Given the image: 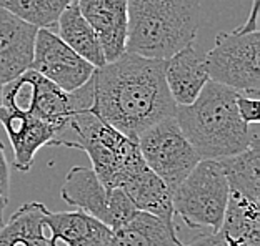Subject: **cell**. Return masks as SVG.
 Listing matches in <instances>:
<instances>
[{
	"label": "cell",
	"mask_w": 260,
	"mask_h": 246,
	"mask_svg": "<svg viewBox=\"0 0 260 246\" xmlns=\"http://www.w3.org/2000/svg\"><path fill=\"white\" fill-rule=\"evenodd\" d=\"M260 32H223L204 57L209 78L220 85L260 97Z\"/></svg>",
	"instance_id": "cell-6"
},
{
	"label": "cell",
	"mask_w": 260,
	"mask_h": 246,
	"mask_svg": "<svg viewBox=\"0 0 260 246\" xmlns=\"http://www.w3.org/2000/svg\"><path fill=\"white\" fill-rule=\"evenodd\" d=\"M49 212L40 201L23 203L0 228V246H49Z\"/></svg>",
	"instance_id": "cell-16"
},
{
	"label": "cell",
	"mask_w": 260,
	"mask_h": 246,
	"mask_svg": "<svg viewBox=\"0 0 260 246\" xmlns=\"http://www.w3.org/2000/svg\"><path fill=\"white\" fill-rule=\"evenodd\" d=\"M55 30V33L75 54H79L84 60L92 63L95 68L104 67L107 63L97 35L90 27V23L80 14L77 0H70L67 7L63 9L57 20Z\"/></svg>",
	"instance_id": "cell-19"
},
{
	"label": "cell",
	"mask_w": 260,
	"mask_h": 246,
	"mask_svg": "<svg viewBox=\"0 0 260 246\" xmlns=\"http://www.w3.org/2000/svg\"><path fill=\"white\" fill-rule=\"evenodd\" d=\"M49 246H107L112 228L82 210L47 215Z\"/></svg>",
	"instance_id": "cell-14"
},
{
	"label": "cell",
	"mask_w": 260,
	"mask_h": 246,
	"mask_svg": "<svg viewBox=\"0 0 260 246\" xmlns=\"http://www.w3.org/2000/svg\"><path fill=\"white\" fill-rule=\"evenodd\" d=\"M77 4L97 35L105 60L114 62L125 54L127 0H77Z\"/></svg>",
	"instance_id": "cell-10"
},
{
	"label": "cell",
	"mask_w": 260,
	"mask_h": 246,
	"mask_svg": "<svg viewBox=\"0 0 260 246\" xmlns=\"http://www.w3.org/2000/svg\"><path fill=\"white\" fill-rule=\"evenodd\" d=\"M260 2V0H252V4H258Z\"/></svg>",
	"instance_id": "cell-26"
},
{
	"label": "cell",
	"mask_w": 260,
	"mask_h": 246,
	"mask_svg": "<svg viewBox=\"0 0 260 246\" xmlns=\"http://www.w3.org/2000/svg\"><path fill=\"white\" fill-rule=\"evenodd\" d=\"M88 110L137 142L149 127L175 116L177 103L165 84L164 60L125 52L95 68Z\"/></svg>",
	"instance_id": "cell-1"
},
{
	"label": "cell",
	"mask_w": 260,
	"mask_h": 246,
	"mask_svg": "<svg viewBox=\"0 0 260 246\" xmlns=\"http://www.w3.org/2000/svg\"><path fill=\"white\" fill-rule=\"evenodd\" d=\"M237 90L209 80L197 100L177 107L175 120L202 160H222L247 150L255 125L240 118Z\"/></svg>",
	"instance_id": "cell-2"
},
{
	"label": "cell",
	"mask_w": 260,
	"mask_h": 246,
	"mask_svg": "<svg viewBox=\"0 0 260 246\" xmlns=\"http://www.w3.org/2000/svg\"><path fill=\"white\" fill-rule=\"evenodd\" d=\"M30 68L65 92L82 89L95 72L92 63L75 54L50 28L37 30Z\"/></svg>",
	"instance_id": "cell-9"
},
{
	"label": "cell",
	"mask_w": 260,
	"mask_h": 246,
	"mask_svg": "<svg viewBox=\"0 0 260 246\" xmlns=\"http://www.w3.org/2000/svg\"><path fill=\"white\" fill-rule=\"evenodd\" d=\"M70 0H0V9L37 28L55 30L57 20Z\"/></svg>",
	"instance_id": "cell-21"
},
{
	"label": "cell",
	"mask_w": 260,
	"mask_h": 246,
	"mask_svg": "<svg viewBox=\"0 0 260 246\" xmlns=\"http://www.w3.org/2000/svg\"><path fill=\"white\" fill-rule=\"evenodd\" d=\"M120 188L127 193L137 212L150 213L167 223H175L172 191L145 165V161H140L123 178Z\"/></svg>",
	"instance_id": "cell-15"
},
{
	"label": "cell",
	"mask_w": 260,
	"mask_h": 246,
	"mask_svg": "<svg viewBox=\"0 0 260 246\" xmlns=\"http://www.w3.org/2000/svg\"><path fill=\"white\" fill-rule=\"evenodd\" d=\"M260 201L230 191L218 233L229 246H260Z\"/></svg>",
	"instance_id": "cell-18"
},
{
	"label": "cell",
	"mask_w": 260,
	"mask_h": 246,
	"mask_svg": "<svg viewBox=\"0 0 260 246\" xmlns=\"http://www.w3.org/2000/svg\"><path fill=\"white\" fill-rule=\"evenodd\" d=\"M2 87H4V85L0 84V105H2Z\"/></svg>",
	"instance_id": "cell-25"
},
{
	"label": "cell",
	"mask_w": 260,
	"mask_h": 246,
	"mask_svg": "<svg viewBox=\"0 0 260 246\" xmlns=\"http://www.w3.org/2000/svg\"><path fill=\"white\" fill-rule=\"evenodd\" d=\"M60 195L70 207L88 213L112 230L132 218L137 208L122 188H107L92 168L74 167L65 175Z\"/></svg>",
	"instance_id": "cell-8"
},
{
	"label": "cell",
	"mask_w": 260,
	"mask_h": 246,
	"mask_svg": "<svg viewBox=\"0 0 260 246\" xmlns=\"http://www.w3.org/2000/svg\"><path fill=\"white\" fill-rule=\"evenodd\" d=\"M164 77L177 107L193 103L210 80L205 60L197 54L193 44L165 58Z\"/></svg>",
	"instance_id": "cell-13"
},
{
	"label": "cell",
	"mask_w": 260,
	"mask_h": 246,
	"mask_svg": "<svg viewBox=\"0 0 260 246\" xmlns=\"http://www.w3.org/2000/svg\"><path fill=\"white\" fill-rule=\"evenodd\" d=\"M180 246H229V243L223 239V236L218 231H214V233L209 231V233H204V235L192 239L188 244L180 243Z\"/></svg>",
	"instance_id": "cell-24"
},
{
	"label": "cell",
	"mask_w": 260,
	"mask_h": 246,
	"mask_svg": "<svg viewBox=\"0 0 260 246\" xmlns=\"http://www.w3.org/2000/svg\"><path fill=\"white\" fill-rule=\"evenodd\" d=\"M37 27L0 9V84L20 77L32 67Z\"/></svg>",
	"instance_id": "cell-11"
},
{
	"label": "cell",
	"mask_w": 260,
	"mask_h": 246,
	"mask_svg": "<svg viewBox=\"0 0 260 246\" xmlns=\"http://www.w3.org/2000/svg\"><path fill=\"white\" fill-rule=\"evenodd\" d=\"M145 165L174 191L202 160L180 130L175 116L157 121L137 138Z\"/></svg>",
	"instance_id": "cell-7"
},
{
	"label": "cell",
	"mask_w": 260,
	"mask_h": 246,
	"mask_svg": "<svg viewBox=\"0 0 260 246\" xmlns=\"http://www.w3.org/2000/svg\"><path fill=\"white\" fill-rule=\"evenodd\" d=\"M79 142L54 140L52 145L85 151L92 170L107 188H120L123 178L144 161L137 142L127 138L90 110L75 113L69 121Z\"/></svg>",
	"instance_id": "cell-4"
},
{
	"label": "cell",
	"mask_w": 260,
	"mask_h": 246,
	"mask_svg": "<svg viewBox=\"0 0 260 246\" xmlns=\"http://www.w3.org/2000/svg\"><path fill=\"white\" fill-rule=\"evenodd\" d=\"M125 52L165 60L192 45L200 22V0H127Z\"/></svg>",
	"instance_id": "cell-3"
},
{
	"label": "cell",
	"mask_w": 260,
	"mask_h": 246,
	"mask_svg": "<svg viewBox=\"0 0 260 246\" xmlns=\"http://www.w3.org/2000/svg\"><path fill=\"white\" fill-rule=\"evenodd\" d=\"M227 178L229 190L260 201V135L258 125L252 135L250 146L237 155L217 160Z\"/></svg>",
	"instance_id": "cell-20"
},
{
	"label": "cell",
	"mask_w": 260,
	"mask_h": 246,
	"mask_svg": "<svg viewBox=\"0 0 260 246\" xmlns=\"http://www.w3.org/2000/svg\"><path fill=\"white\" fill-rule=\"evenodd\" d=\"M229 195V183L220 163L217 160H200L172 191L174 215H179L188 228L218 231Z\"/></svg>",
	"instance_id": "cell-5"
},
{
	"label": "cell",
	"mask_w": 260,
	"mask_h": 246,
	"mask_svg": "<svg viewBox=\"0 0 260 246\" xmlns=\"http://www.w3.org/2000/svg\"><path fill=\"white\" fill-rule=\"evenodd\" d=\"M10 198V175L7 158L4 153V145L0 142V228L5 223V210Z\"/></svg>",
	"instance_id": "cell-23"
},
{
	"label": "cell",
	"mask_w": 260,
	"mask_h": 246,
	"mask_svg": "<svg viewBox=\"0 0 260 246\" xmlns=\"http://www.w3.org/2000/svg\"><path fill=\"white\" fill-rule=\"evenodd\" d=\"M107 246H180L175 223L137 212L127 223L112 231Z\"/></svg>",
	"instance_id": "cell-17"
},
{
	"label": "cell",
	"mask_w": 260,
	"mask_h": 246,
	"mask_svg": "<svg viewBox=\"0 0 260 246\" xmlns=\"http://www.w3.org/2000/svg\"><path fill=\"white\" fill-rule=\"evenodd\" d=\"M0 123L7 132L14 150V165L23 173L32 168L37 151L45 145H52L58 133L57 128L50 123L2 107H0Z\"/></svg>",
	"instance_id": "cell-12"
},
{
	"label": "cell",
	"mask_w": 260,
	"mask_h": 246,
	"mask_svg": "<svg viewBox=\"0 0 260 246\" xmlns=\"http://www.w3.org/2000/svg\"><path fill=\"white\" fill-rule=\"evenodd\" d=\"M235 105H237L240 118L247 125H255L260 121V97H252L239 92L237 98H235Z\"/></svg>",
	"instance_id": "cell-22"
}]
</instances>
